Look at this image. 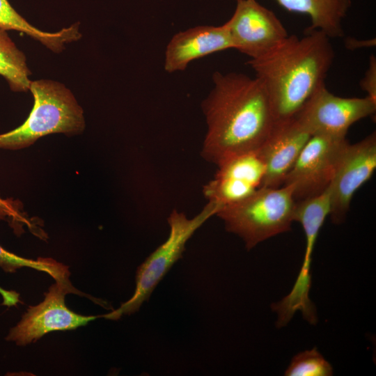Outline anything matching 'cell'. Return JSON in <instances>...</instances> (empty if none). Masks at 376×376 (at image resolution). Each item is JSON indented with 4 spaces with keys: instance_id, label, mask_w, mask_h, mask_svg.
<instances>
[{
    "instance_id": "3957f363",
    "label": "cell",
    "mask_w": 376,
    "mask_h": 376,
    "mask_svg": "<svg viewBox=\"0 0 376 376\" xmlns=\"http://www.w3.org/2000/svg\"><path fill=\"white\" fill-rule=\"evenodd\" d=\"M33 107L26 120L17 128L0 134V148L19 150L54 133H81L85 127L83 110L72 92L52 80L31 81Z\"/></svg>"
},
{
    "instance_id": "5b68a950",
    "label": "cell",
    "mask_w": 376,
    "mask_h": 376,
    "mask_svg": "<svg viewBox=\"0 0 376 376\" xmlns=\"http://www.w3.org/2000/svg\"><path fill=\"white\" fill-rule=\"evenodd\" d=\"M219 210V205L207 202L203 210L191 219L182 212L173 210L168 218L170 232L167 240L137 269L136 288L132 297L118 308L102 317L117 320L123 315L137 311L173 264L182 257L186 243L194 233Z\"/></svg>"
},
{
    "instance_id": "7a4b0ae2",
    "label": "cell",
    "mask_w": 376,
    "mask_h": 376,
    "mask_svg": "<svg viewBox=\"0 0 376 376\" xmlns=\"http://www.w3.org/2000/svg\"><path fill=\"white\" fill-rule=\"evenodd\" d=\"M330 38L318 30L288 36L247 64L265 88L276 120L294 117L318 88L334 61Z\"/></svg>"
},
{
    "instance_id": "30bf717a",
    "label": "cell",
    "mask_w": 376,
    "mask_h": 376,
    "mask_svg": "<svg viewBox=\"0 0 376 376\" xmlns=\"http://www.w3.org/2000/svg\"><path fill=\"white\" fill-rule=\"evenodd\" d=\"M225 23L233 49L250 59L256 58L283 41L289 35L274 12L257 0H238Z\"/></svg>"
},
{
    "instance_id": "2e32d148",
    "label": "cell",
    "mask_w": 376,
    "mask_h": 376,
    "mask_svg": "<svg viewBox=\"0 0 376 376\" xmlns=\"http://www.w3.org/2000/svg\"><path fill=\"white\" fill-rule=\"evenodd\" d=\"M79 26V23H76L54 33L41 31L22 17L8 0H0V29L26 33L55 53H60L66 44L81 38Z\"/></svg>"
},
{
    "instance_id": "ffe728a7",
    "label": "cell",
    "mask_w": 376,
    "mask_h": 376,
    "mask_svg": "<svg viewBox=\"0 0 376 376\" xmlns=\"http://www.w3.org/2000/svg\"><path fill=\"white\" fill-rule=\"evenodd\" d=\"M8 221L15 231L23 232L22 226L26 224L29 228L31 224L22 212V206L18 201L11 198L4 199L0 196V221Z\"/></svg>"
},
{
    "instance_id": "9a60e30c",
    "label": "cell",
    "mask_w": 376,
    "mask_h": 376,
    "mask_svg": "<svg viewBox=\"0 0 376 376\" xmlns=\"http://www.w3.org/2000/svg\"><path fill=\"white\" fill-rule=\"evenodd\" d=\"M283 9L308 15L311 25L307 31L318 30L329 38L343 37V20L351 0H274Z\"/></svg>"
},
{
    "instance_id": "9c48e42d",
    "label": "cell",
    "mask_w": 376,
    "mask_h": 376,
    "mask_svg": "<svg viewBox=\"0 0 376 376\" xmlns=\"http://www.w3.org/2000/svg\"><path fill=\"white\" fill-rule=\"evenodd\" d=\"M69 293L81 295L70 281H55L39 304L30 306L20 321L10 329L6 340L24 346L53 331L75 329L97 316H86L70 310L65 297Z\"/></svg>"
},
{
    "instance_id": "8fae6325",
    "label": "cell",
    "mask_w": 376,
    "mask_h": 376,
    "mask_svg": "<svg viewBox=\"0 0 376 376\" xmlns=\"http://www.w3.org/2000/svg\"><path fill=\"white\" fill-rule=\"evenodd\" d=\"M376 168V134L346 146L329 189V216L334 223L343 221L355 192L367 182Z\"/></svg>"
},
{
    "instance_id": "ac0fdd59",
    "label": "cell",
    "mask_w": 376,
    "mask_h": 376,
    "mask_svg": "<svg viewBox=\"0 0 376 376\" xmlns=\"http://www.w3.org/2000/svg\"><path fill=\"white\" fill-rule=\"evenodd\" d=\"M23 267H31L47 273L55 281H69L70 272L67 266L52 258L27 259L17 256L0 245V267L6 272L13 273Z\"/></svg>"
},
{
    "instance_id": "44dd1931",
    "label": "cell",
    "mask_w": 376,
    "mask_h": 376,
    "mask_svg": "<svg viewBox=\"0 0 376 376\" xmlns=\"http://www.w3.org/2000/svg\"><path fill=\"white\" fill-rule=\"evenodd\" d=\"M360 86L367 97L376 102V58L374 55L370 57L368 67L360 81Z\"/></svg>"
},
{
    "instance_id": "ba28073f",
    "label": "cell",
    "mask_w": 376,
    "mask_h": 376,
    "mask_svg": "<svg viewBox=\"0 0 376 376\" xmlns=\"http://www.w3.org/2000/svg\"><path fill=\"white\" fill-rule=\"evenodd\" d=\"M375 112L376 102L370 97L337 96L327 88L324 82L294 117L311 135L346 137L351 125Z\"/></svg>"
},
{
    "instance_id": "4fadbf2b",
    "label": "cell",
    "mask_w": 376,
    "mask_h": 376,
    "mask_svg": "<svg viewBox=\"0 0 376 376\" xmlns=\"http://www.w3.org/2000/svg\"><path fill=\"white\" fill-rule=\"evenodd\" d=\"M311 136L295 117L276 120L258 150L265 164L262 187L274 188L283 185L286 175Z\"/></svg>"
},
{
    "instance_id": "5bb4252c",
    "label": "cell",
    "mask_w": 376,
    "mask_h": 376,
    "mask_svg": "<svg viewBox=\"0 0 376 376\" xmlns=\"http://www.w3.org/2000/svg\"><path fill=\"white\" fill-rule=\"evenodd\" d=\"M233 49L226 24L200 25L175 33L164 52V68L169 73L184 71L192 61Z\"/></svg>"
},
{
    "instance_id": "52a82bcc",
    "label": "cell",
    "mask_w": 376,
    "mask_h": 376,
    "mask_svg": "<svg viewBox=\"0 0 376 376\" xmlns=\"http://www.w3.org/2000/svg\"><path fill=\"white\" fill-rule=\"evenodd\" d=\"M329 213V187L320 195L296 201L294 221L299 222L304 229L306 248L302 265L292 288L276 302L277 310L285 318L293 317L297 311L301 312L306 320L315 315L314 305L309 298L312 255L319 232Z\"/></svg>"
},
{
    "instance_id": "6da1fadb",
    "label": "cell",
    "mask_w": 376,
    "mask_h": 376,
    "mask_svg": "<svg viewBox=\"0 0 376 376\" xmlns=\"http://www.w3.org/2000/svg\"><path fill=\"white\" fill-rule=\"evenodd\" d=\"M212 83L201 103L207 125L201 155L217 165L258 150L276 120L269 96L256 77L217 71Z\"/></svg>"
},
{
    "instance_id": "7c38bea8",
    "label": "cell",
    "mask_w": 376,
    "mask_h": 376,
    "mask_svg": "<svg viewBox=\"0 0 376 376\" xmlns=\"http://www.w3.org/2000/svg\"><path fill=\"white\" fill-rule=\"evenodd\" d=\"M217 166L203 194L220 209L244 200L262 187L265 164L258 150L230 157Z\"/></svg>"
},
{
    "instance_id": "7402d4cb",
    "label": "cell",
    "mask_w": 376,
    "mask_h": 376,
    "mask_svg": "<svg viewBox=\"0 0 376 376\" xmlns=\"http://www.w3.org/2000/svg\"><path fill=\"white\" fill-rule=\"evenodd\" d=\"M347 48L350 49H358L363 47H373L375 45V40H359L356 38H347L345 41Z\"/></svg>"
},
{
    "instance_id": "8992f818",
    "label": "cell",
    "mask_w": 376,
    "mask_h": 376,
    "mask_svg": "<svg viewBox=\"0 0 376 376\" xmlns=\"http://www.w3.org/2000/svg\"><path fill=\"white\" fill-rule=\"evenodd\" d=\"M348 143L346 137L311 136L283 183L291 187L296 201L320 195L329 187Z\"/></svg>"
},
{
    "instance_id": "d6986e66",
    "label": "cell",
    "mask_w": 376,
    "mask_h": 376,
    "mask_svg": "<svg viewBox=\"0 0 376 376\" xmlns=\"http://www.w3.org/2000/svg\"><path fill=\"white\" fill-rule=\"evenodd\" d=\"M284 375L286 376H330L333 375V368L317 348L314 347L295 356Z\"/></svg>"
},
{
    "instance_id": "e0dca14e",
    "label": "cell",
    "mask_w": 376,
    "mask_h": 376,
    "mask_svg": "<svg viewBox=\"0 0 376 376\" xmlns=\"http://www.w3.org/2000/svg\"><path fill=\"white\" fill-rule=\"evenodd\" d=\"M31 74L24 54L10 39L6 30L0 29V75L14 92H27Z\"/></svg>"
},
{
    "instance_id": "277c9868",
    "label": "cell",
    "mask_w": 376,
    "mask_h": 376,
    "mask_svg": "<svg viewBox=\"0 0 376 376\" xmlns=\"http://www.w3.org/2000/svg\"><path fill=\"white\" fill-rule=\"evenodd\" d=\"M296 201L290 186L262 187L244 200L221 208L216 216L248 250L290 230Z\"/></svg>"
},
{
    "instance_id": "603a6c76",
    "label": "cell",
    "mask_w": 376,
    "mask_h": 376,
    "mask_svg": "<svg viewBox=\"0 0 376 376\" xmlns=\"http://www.w3.org/2000/svg\"><path fill=\"white\" fill-rule=\"evenodd\" d=\"M235 1H238V0H235Z\"/></svg>"
}]
</instances>
